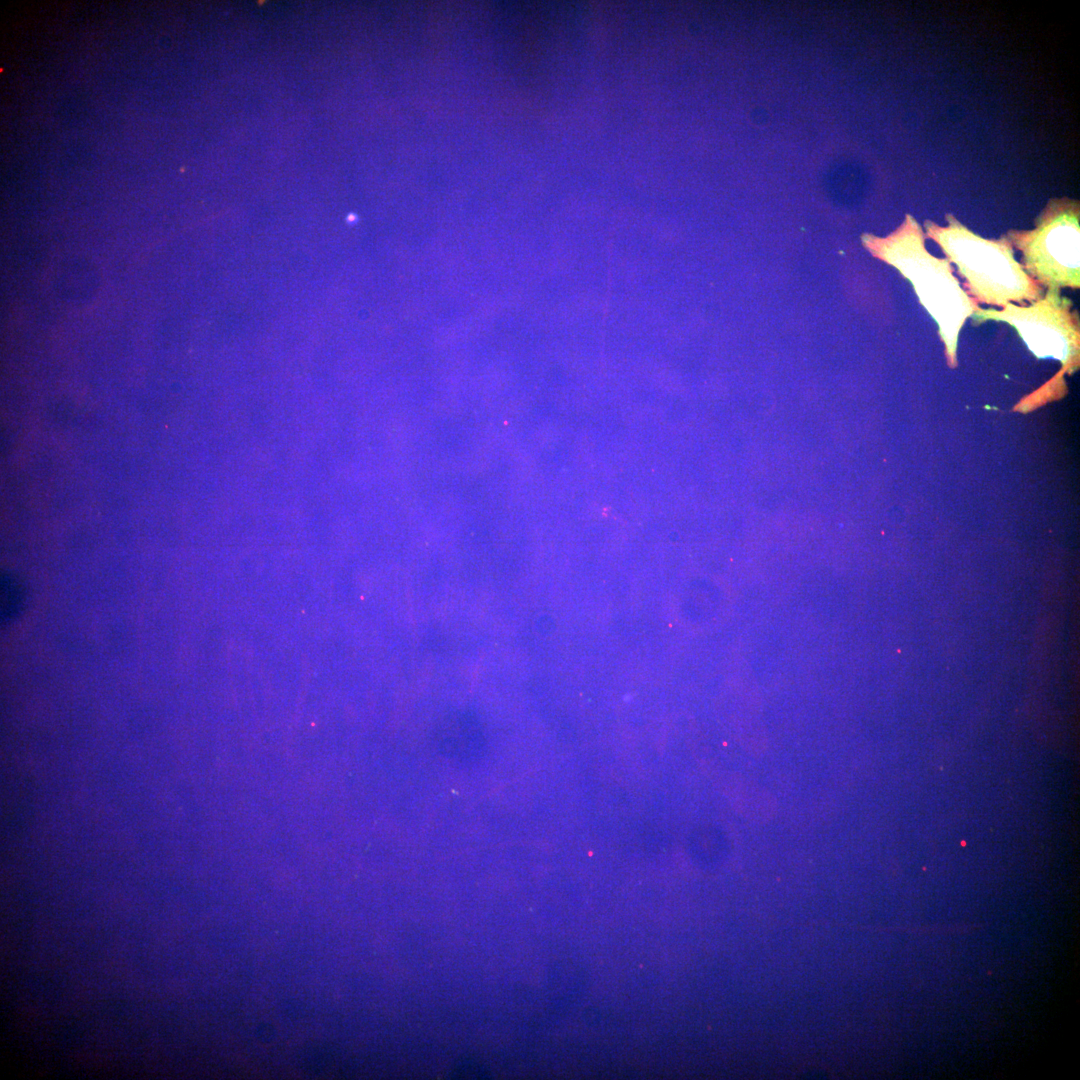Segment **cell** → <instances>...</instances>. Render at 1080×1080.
I'll use <instances>...</instances> for the list:
<instances>
[{"label": "cell", "mask_w": 1080, "mask_h": 1080, "mask_svg": "<svg viewBox=\"0 0 1080 1080\" xmlns=\"http://www.w3.org/2000/svg\"><path fill=\"white\" fill-rule=\"evenodd\" d=\"M864 240L874 254L911 280L921 303L939 324L941 336L953 353L960 328L977 306L952 275L948 260L937 259L926 251L922 231L909 215L887 238L866 236Z\"/></svg>", "instance_id": "6da1fadb"}, {"label": "cell", "mask_w": 1080, "mask_h": 1080, "mask_svg": "<svg viewBox=\"0 0 1080 1080\" xmlns=\"http://www.w3.org/2000/svg\"><path fill=\"white\" fill-rule=\"evenodd\" d=\"M948 218L947 227L927 222V233L957 265L978 300L1005 307L1011 301L1040 299V288L1014 259L1006 241L985 240Z\"/></svg>", "instance_id": "7a4b0ae2"}, {"label": "cell", "mask_w": 1080, "mask_h": 1080, "mask_svg": "<svg viewBox=\"0 0 1080 1080\" xmlns=\"http://www.w3.org/2000/svg\"><path fill=\"white\" fill-rule=\"evenodd\" d=\"M1013 233L1030 274L1049 289L1079 286L1078 206L1074 202L1049 204L1033 231Z\"/></svg>", "instance_id": "3957f363"}, {"label": "cell", "mask_w": 1080, "mask_h": 1080, "mask_svg": "<svg viewBox=\"0 0 1080 1080\" xmlns=\"http://www.w3.org/2000/svg\"><path fill=\"white\" fill-rule=\"evenodd\" d=\"M1057 293L1058 289H1049L1045 299L1034 301L1031 306L1008 304L1003 311H977L975 316L1011 323L1037 356H1053L1064 361L1078 334L1067 300Z\"/></svg>", "instance_id": "277c9868"}, {"label": "cell", "mask_w": 1080, "mask_h": 1080, "mask_svg": "<svg viewBox=\"0 0 1080 1080\" xmlns=\"http://www.w3.org/2000/svg\"><path fill=\"white\" fill-rule=\"evenodd\" d=\"M440 732L448 751L459 757H470L481 747V733L477 722L469 715L456 714L443 722Z\"/></svg>", "instance_id": "5b68a950"}, {"label": "cell", "mask_w": 1080, "mask_h": 1080, "mask_svg": "<svg viewBox=\"0 0 1080 1080\" xmlns=\"http://www.w3.org/2000/svg\"><path fill=\"white\" fill-rule=\"evenodd\" d=\"M25 589L20 580L10 574L1 576V622L14 620L23 609Z\"/></svg>", "instance_id": "8992f818"}]
</instances>
